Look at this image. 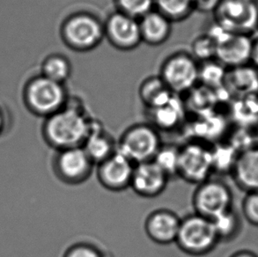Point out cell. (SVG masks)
<instances>
[{"mask_svg": "<svg viewBox=\"0 0 258 257\" xmlns=\"http://www.w3.org/2000/svg\"><path fill=\"white\" fill-rule=\"evenodd\" d=\"M139 22L142 42L147 45H162L171 35L173 23L154 9L140 18Z\"/></svg>", "mask_w": 258, "mask_h": 257, "instance_id": "17", "label": "cell"}, {"mask_svg": "<svg viewBox=\"0 0 258 257\" xmlns=\"http://www.w3.org/2000/svg\"><path fill=\"white\" fill-rule=\"evenodd\" d=\"M213 173L212 148L197 141L180 146L178 177L191 184L199 185L211 178Z\"/></svg>", "mask_w": 258, "mask_h": 257, "instance_id": "9", "label": "cell"}, {"mask_svg": "<svg viewBox=\"0 0 258 257\" xmlns=\"http://www.w3.org/2000/svg\"><path fill=\"white\" fill-rule=\"evenodd\" d=\"M7 126V122H6V117L3 115L2 111L0 110V136L3 134L4 131Z\"/></svg>", "mask_w": 258, "mask_h": 257, "instance_id": "34", "label": "cell"}, {"mask_svg": "<svg viewBox=\"0 0 258 257\" xmlns=\"http://www.w3.org/2000/svg\"><path fill=\"white\" fill-rule=\"evenodd\" d=\"M150 110L153 112L154 122L152 125L157 130L174 128L181 120V109L175 103L174 98L167 104Z\"/></svg>", "mask_w": 258, "mask_h": 257, "instance_id": "24", "label": "cell"}, {"mask_svg": "<svg viewBox=\"0 0 258 257\" xmlns=\"http://www.w3.org/2000/svg\"><path fill=\"white\" fill-rule=\"evenodd\" d=\"M241 211L249 224L258 226V192L246 193L241 204Z\"/></svg>", "mask_w": 258, "mask_h": 257, "instance_id": "30", "label": "cell"}, {"mask_svg": "<svg viewBox=\"0 0 258 257\" xmlns=\"http://www.w3.org/2000/svg\"><path fill=\"white\" fill-rule=\"evenodd\" d=\"M24 101L29 111L47 118L68 104L69 95L63 84L49 80L41 74L28 82L25 88Z\"/></svg>", "mask_w": 258, "mask_h": 257, "instance_id": "4", "label": "cell"}, {"mask_svg": "<svg viewBox=\"0 0 258 257\" xmlns=\"http://www.w3.org/2000/svg\"><path fill=\"white\" fill-rule=\"evenodd\" d=\"M220 241H230L237 237L241 229V218L234 209L213 220Z\"/></svg>", "mask_w": 258, "mask_h": 257, "instance_id": "23", "label": "cell"}, {"mask_svg": "<svg viewBox=\"0 0 258 257\" xmlns=\"http://www.w3.org/2000/svg\"><path fill=\"white\" fill-rule=\"evenodd\" d=\"M91 160L96 166L112 156L117 151V141L95 122L94 128L82 146Z\"/></svg>", "mask_w": 258, "mask_h": 257, "instance_id": "18", "label": "cell"}, {"mask_svg": "<svg viewBox=\"0 0 258 257\" xmlns=\"http://www.w3.org/2000/svg\"><path fill=\"white\" fill-rule=\"evenodd\" d=\"M116 11L140 20L154 9V0H114Z\"/></svg>", "mask_w": 258, "mask_h": 257, "instance_id": "28", "label": "cell"}, {"mask_svg": "<svg viewBox=\"0 0 258 257\" xmlns=\"http://www.w3.org/2000/svg\"><path fill=\"white\" fill-rule=\"evenodd\" d=\"M180 146L174 145H162L154 161L164 171L168 178L178 176Z\"/></svg>", "mask_w": 258, "mask_h": 257, "instance_id": "25", "label": "cell"}, {"mask_svg": "<svg viewBox=\"0 0 258 257\" xmlns=\"http://www.w3.org/2000/svg\"><path fill=\"white\" fill-rule=\"evenodd\" d=\"M213 31L209 35L216 46L215 60L229 69L248 65L253 44L249 35L227 31L218 25Z\"/></svg>", "mask_w": 258, "mask_h": 257, "instance_id": "10", "label": "cell"}, {"mask_svg": "<svg viewBox=\"0 0 258 257\" xmlns=\"http://www.w3.org/2000/svg\"><path fill=\"white\" fill-rule=\"evenodd\" d=\"M94 162L82 146L56 151L52 160L54 174L68 185H80L87 181L94 172Z\"/></svg>", "mask_w": 258, "mask_h": 257, "instance_id": "11", "label": "cell"}, {"mask_svg": "<svg viewBox=\"0 0 258 257\" xmlns=\"http://www.w3.org/2000/svg\"><path fill=\"white\" fill-rule=\"evenodd\" d=\"M221 63L214 60L201 63L199 68V81L210 87H217L226 80L227 72Z\"/></svg>", "mask_w": 258, "mask_h": 257, "instance_id": "26", "label": "cell"}, {"mask_svg": "<svg viewBox=\"0 0 258 257\" xmlns=\"http://www.w3.org/2000/svg\"><path fill=\"white\" fill-rule=\"evenodd\" d=\"M63 257H113L94 244L81 241L71 245Z\"/></svg>", "mask_w": 258, "mask_h": 257, "instance_id": "29", "label": "cell"}, {"mask_svg": "<svg viewBox=\"0 0 258 257\" xmlns=\"http://www.w3.org/2000/svg\"><path fill=\"white\" fill-rule=\"evenodd\" d=\"M60 36L68 49L88 52L96 49L105 39L103 21L90 12H74L62 22Z\"/></svg>", "mask_w": 258, "mask_h": 257, "instance_id": "2", "label": "cell"}, {"mask_svg": "<svg viewBox=\"0 0 258 257\" xmlns=\"http://www.w3.org/2000/svg\"><path fill=\"white\" fill-rule=\"evenodd\" d=\"M195 10L202 12H210L215 11L220 0H192Z\"/></svg>", "mask_w": 258, "mask_h": 257, "instance_id": "31", "label": "cell"}, {"mask_svg": "<svg viewBox=\"0 0 258 257\" xmlns=\"http://www.w3.org/2000/svg\"><path fill=\"white\" fill-rule=\"evenodd\" d=\"M215 42L209 34L200 35L192 42L190 54L199 63L215 60Z\"/></svg>", "mask_w": 258, "mask_h": 257, "instance_id": "27", "label": "cell"}, {"mask_svg": "<svg viewBox=\"0 0 258 257\" xmlns=\"http://www.w3.org/2000/svg\"><path fill=\"white\" fill-rule=\"evenodd\" d=\"M250 62L253 65V67H255V69L258 70V38L253 41Z\"/></svg>", "mask_w": 258, "mask_h": 257, "instance_id": "32", "label": "cell"}, {"mask_svg": "<svg viewBox=\"0 0 258 257\" xmlns=\"http://www.w3.org/2000/svg\"><path fill=\"white\" fill-rule=\"evenodd\" d=\"M200 63L190 53L178 51L163 61L160 78L174 94L186 93L199 82Z\"/></svg>", "mask_w": 258, "mask_h": 257, "instance_id": "6", "label": "cell"}, {"mask_svg": "<svg viewBox=\"0 0 258 257\" xmlns=\"http://www.w3.org/2000/svg\"><path fill=\"white\" fill-rule=\"evenodd\" d=\"M95 121L84 109L68 104L58 112L45 118L42 124V138L56 151L80 147L94 128Z\"/></svg>", "mask_w": 258, "mask_h": 257, "instance_id": "1", "label": "cell"}, {"mask_svg": "<svg viewBox=\"0 0 258 257\" xmlns=\"http://www.w3.org/2000/svg\"><path fill=\"white\" fill-rule=\"evenodd\" d=\"M235 183L245 193L258 192V146L238 153L232 167Z\"/></svg>", "mask_w": 258, "mask_h": 257, "instance_id": "16", "label": "cell"}, {"mask_svg": "<svg viewBox=\"0 0 258 257\" xmlns=\"http://www.w3.org/2000/svg\"><path fill=\"white\" fill-rule=\"evenodd\" d=\"M229 257H258V255L250 250H240L235 252Z\"/></svg>", "mask_w": 258, "mask_h": 257, "instance_id": "33", "label": "cell"}, {"mask_svg": "<svg viewBox=\"0 0 258 257\" xmlns=\"http://www.w3.org/2000/svg\"><path fill=\"white\" fill-rule=\"evenodd\" d=\"M214 12L217 25L227 31L249 35L257 28L256 0H220Z\"/></svg>", "mask_w": 258, "mask_h": 257, "instance_id": "7", "label": "cell"}, {"mask_svg": "<svg viewBox=\"0 0 258 257\" xmlns=\"http://www.w3.org/2000/svg\"><path fill=\"white\" fill-rule=\"evenodd\" d=\"M73 66L70 60L62 54H51L43 60L42 75L57 83L63 84L70 79Z\"/></svg>", "mask_w": 258, "mask_h": 257, "instance_id": "21", "label": "cell"}, {"mask_svg": "<svg viewBox=\"0 0 258 257\" xmlns=\"http://www.w3.org/2000/svg\"><path fill=\"white\" fill-rule=\"evenodd\" d=\"M181 219L168 209H158L151 212L145 220V232L154 243L169 245L175 243Z\"/></svg>", "mask_w": 258, "mask_h": 257, "instance_id": "15", "label": "cell"}, {"mask_svg": "<svg viewBox=\"0 0 258 257\" xmlns=\"http://www.w3.org/2000/svg\"><path fill=\"white\" fill-rule=\"evenodd\" d=\"M95 167L98 181L107 190L121 192L130 188L135 164L122 153L116 151Z\"/></svg>", "mask_w": 258, "mask_h": 257, "instance_id": "13", "label": "cell"}, {"mask_svg": "<svg viewBox=\"0 0 258 257\" xmlns=\"http://www.w3.org/2000/svg\"><path fill=\"white\" fill-rule=\"evenodd\" d=\"M175 243L185 254L203 256L220 243L213 220L195 212L181 219Z\"/></svg>", "mask_w": 258, "mask_h": 257, "instance_id": "3", "label": "cell"}, {"mask_svg": "<svg viewBox=\"0 0 258 257\" xmlns=\"http://www.w3.org/2000/svg\"><path fill=\"white\" fill-rule=\"evenodd\" d=\"M140 100L149 109L167 104L174 98V94L168 89L160 76L147 78L140 87Z\"/></svg>", "mask_w": 258, "mask_h": 257, "instance_id": "19", "label": "cell"}, {"mask_svg": "<svg viewBox=\"0 0 258 257\" xmlns=\"http://www.w3.org/2000/svg\"><path fill=\"white\" fill-rule=\"evenodd\" d=\"M162 145L157 128L151 123H136L120 137L117 152L137 165L154 160Z\"/></svg>", "mask_w": 258, "mask_h": 257, "instance_id": "5", "label": "cell"}, {"mask_svg": "<svg viewBox=\"0 0 258 257\" xmlns=\"http://www.w3.org/2000/svg\"><path fill=\"white\" fill-rule=\"evenodd\" d=\"M154 10L174 23L188 19L195 8L192 0H154Z\"/></svg>", "mask_w": 258, "mask_h": 257, "instance_id": "22", "label": "cell"}, {"mask_svg": "<svg viewBox=\"0 0 258 257\" xmlns=\"http://www.w3.org/2000/svg\"><path fill=\"white\" fill-rule=\"evenodd\" d=\"M168 181L164 171L152 160L135 165L130 188L141 198H157L165 191Z\"/></svg>", "mask_w": 258, "mask_h": 257, "instance_id": "14", "label": "cell"}, {"mask_svg": "<svg viewBox=\"0 0 258 257\" xmlns=\"http://www.w3.org/2000/svg\"><path fill=\"white\" fill-rule=\"evenodd\" d=\"M229 87L236 93L245 95L258 94V70L255 67L246 66L230 69L227 73L226 80Z\"/></svg>", "mask_w": 258, "mask_h": 257, "instance_id": "20", "label": "cell"}, {"mask_svg": "<svg viewBox=\"0 0 258 257\" xmlns=\"http://www.w3.org/2000/svg\"><path fill=\"white\" fill-rule=\"evenodd\" d=\"M233 201V192L229 186L212 178L197 185L192 197L194 212L211 220L232 210Z\"/></svg>", "mask_w": 258, "mask_h": 257, "instance_id": "8", "label": "cell"}, {"mask_svg": "<svg viewBox=\"0 0 258 257\" xmlns=\"http://www.w3.org/2000/svg\"><path fill=\"white\" fill-rule=\"evenodd\" d=\"M103 25L105 39L115 49L131 51L142 42L140 22L135 18L115 10L103 21Z\"/></svg>", "mask_w": 258, "mask_h": 257, "instance_id": "12", "label": "cell"}]
</instances>
